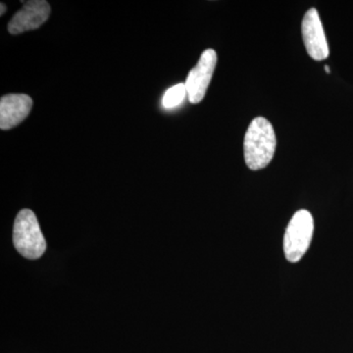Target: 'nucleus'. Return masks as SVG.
<instances>
[{
    "mask_svg": "<svg viewBox=\"0 0 353 353\" xmlns=\"http://www.w3.org/2000/svg\"><path fill=\"white\" fill-rule=\"evenodd\" d=\"M276 146L277 139L271 123L264 117L253 119L243 141L246 166L252 171L268 166L275 154Z\"/></svg>",
    "mask_w": 353,
    "mask_h": 353,
    "instance_id": "nucleus-1",
    "label": "nucleus"
},
{
    "mask_svg": "<svg viewBox=\"0 0 353 353\" xmlns=\"http://www.w3.org/2000/svg\"><path fill=\"white\" fill-rule=\"evenodd\" d=\"M13 243L16 250L28 259H38L46 250L39 221L30 209H23L18 213L14 223Z\"/></svg>",
    "mask_w": 353,
    "mask_h": 353,
    "instance_id": "nucleus-2",
    "label": "nucleus"
},
{
    "mask_svg": "<svg viewBox=\"0 0 353 353\" xmlns=\"http://www.w3.org/2000/svg\"><path fill=\"white\" fill-rule=\"evenodd\" d=\"M314 231V221L307 210L297 211L292 216L284 236L285 259L292 263H296L307 252Z\"/></svg>",
    "mask_w": 353,
    "mask_h": 353,
    "instance_id": "nucleus-3",
    "label": "nucleus"
},
{
    "mask_svg": "<svg viewBox=\"0 0 353 353\" xmlns=\"http://www.w3.org/2000/svg\"><path fill=\"white\" fill-rule=\"evenodd\" d=\"M216 64L217 53L214 50H206L202 53L196 66L190 70L185 83L190 103H199L205 97Z\"/></svg>",
    "mask_w": 353,
    "mask_h": 353,
    "instance_id": "nucleus-4",
    "label": "nucleus"
},
{
    "mask_svg": "<svg viewBox=\"0 0 353 353\" xmlns=\"http://www.w3.org/2000/svg\"><path fill=\"white\" fill-rule=\"evenodd\" d=\"M301 32L309 57L315 61H322L329 57L328 41L317 9L310 8L305 13L301 23Z\"/></svg>",
    "mask_w": 353,
    "mask_h": 353,
    "instance_id": "nucleus-5",
    "label": "nucleus"
},
{
    "mask_svg": "<svg viewBox=\"0 0 353 353\" xmlns=\"http://www.w3.org/2000/svg\"><path fill=\"white\" fill-rule=\"evenodd\" d=\"M23 8L13 16L8 24V32L11 34L39 29L48 21L50 15V6L46 0L22 1Z\"/></svg>",
    "mask_w": 353,
    "mask_h": 353,
    "instance_id": "nucleus-6",
    "label": "nucleus"
},
{
    "mask_svg": "<svg viewBox=\"0 0 353 353\" xmlns=\"http://www.w3.org/2000/svg\"><path fill=\"white\" fill-rule=\"evenodd\" d=\"M32 108L27 94H7L0 101V129L10 130L29 116Z\"/></svg>",
    "mask_w": 353,
    "mask_h": 353,
    "instance_id": "nucleus-7",
    "label": "nucleus"
},
{
    "mask_svg": "<svg viewBox=\"0 0 353 353\" xmlns=\"http://www.w3.org/2000/svg\"><path fill=\"white\" fill-rule=\"evenodd\" d=\"M188 94L185 83H178L167 90L162 101L165 108L170 109L180 105Z\"/></svg>",
    "mask_w": 353,
    "mask_h": 353,
    "instance_id": "nucleus-8",
    "label": "nucleus"
},
{
    "mask_svg": "<svg viewBox=\"0 0 353 353\" xmlns=\"http://www.w3.org/2000/svg\"><path fill=\"white\" fill-rule=\"evenodd\" d=\"M1 13H0V15H3L4 13H6V4L4 3H1Z\"/></svg>",
    "mask_w": 353,
    "mask_h": 353,
    "instance_id": "nucleus-9",
    "label": "nucleus"
},
{
    "mask_svg": "<svg viewBox=\"0 0 353 353\" xmlns=\"http://www.w3.org/2000/svg\"><path fill=\"white\" fill-rule=\"evenodd\" d=\"M325 71L327 72V73H331V70H330V67L329 66H325Z\"/></svg>",
    "mask_w": 353,
    "mask_h": 353,
    "instance_id": "nucleus-10",
    "label": "nucleus"
}]
</instances>
